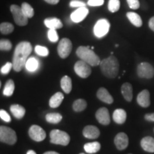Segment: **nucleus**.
<instances>
[{
	"mask_svg": "<svg viewBox=\"0 0 154 154\" xmlns=\"http://www.w3.org/2000/svg\"><path fill=\"white\" fill-rule=\"evenodd\" d=\"M32 44L28 42H22L15 48L13 57V69L15 72H19L22 70L27 61V58L32 53Z\"/></svg>",
	"mask_w": 154,
	"mask_h": 154,
	"instance_id": "obj_1",
	"label": "nucleus"
},
{
	"mask_svg": "<svg viewBox=\"0 0 154 154\" xmlns=\"http://www.w3.org/2000/svg\"><path fill=\"white\" fill-rule=\"evenodd\" d=\"M101 72L109 79H114L117 76L119 71V63L114 56L103 59L100 63Z\"/></svg>",
	"mask_w": 154,
	"mask_h": 154,
	"instance_id": "obj_2",
	"label": "nucleus"
},
{
	"mask_svg": "<svg viewBox=\"0 0 154 154\" xmlns=\"http://www.w3.org/2000/svg\"><path fill=\"white\" fill-rule=\"evenodd\" d=\"M76 53L81 60L85 61L90 66H96L101 63L99 57L96 54L93 50L90 49L89 47H79L77 49Z\"/></svg>",
	"mask_w": 154,
	"mask_h": 154,
	"instance_id": "obj_3",
	"label": "nucleus"
},
{
	"mask_svg": "<svg viewBox=\"0 0 154 154\" xmlns=\"http://www.w3.org/2000/svg\"><path fill=\"white\" fill-rule=\"evenodd\" d=\"M50 143L66 146L70 142L69 135L63 131L54 129L50 132Z\"/></svg>",
	"mask_w": 154,
	"mask_h": 154,
	"instance_id": "obj_4",
	"label": "nucleus"
},
{
	"mask_svg": "<svg viewBox=\"0 0 154 154\" xmlns=\"http://www.w3.org/2000/svg\"><path fill=\"white\" fill-rule=\"evenodd\" d=\"M0 140L2 143L14 145L16 143L17 137L16 132L9 127L1 126H0Z\"/></svg>",
	"mask_w": 154,
	"mask_h": 154,
	"instance_id": "obj_5",
	"label": "nucleus"
},
{
	"mask_svg": "<svg viewBox=\"0 0 154 154\" xmlns=\"http://www.w3.org/2000/svg\"><path fill=\"white\" fill-rule=\"evenodd\" d=\"M10 10L13 15L14 22L18 26H26L28 24V18L25 16L22 10V8L17 5H12L10 7Z\"/></svg>",
	"mask_w": 154,
	"mask_h": 154,
	"instance_id": "obj_6",
	"label": "nucleus"
},
{
	"mask_svg": "<svg viewBox=\"0 0 154 154\" xmlns=\"http://www.w3.org/2000/svg\"><path fill=\"white\" fill-rule=\"evenodd\" d=\"M110 23L106 19L97 21L94 27V33L96 37L101 38L106 35L110 29Z\"/></svg>",
	"mask_w": 154,
	"mask_h": 154,
	"instance_id": "obj_7",
	"label": "nucleus"
},
{
	"mask_svg": "<svg viewBox=\"0 0 154 154\" xmlns=\"http://www.w3.org/2000/svg\"><path fill=\"white\" fill-rule=\"evenodd\" d=\"M72 50V43L68 38H61L57 47L58 54L61 59H66Z\"/></svg>",
	"mask_w": 154,
	"mask_h": 154,
	"instance_id": "obj_8",
	"label": "nucleus"
},
{
	"mask_svg": "<svg viewBox=\"0 0 154 154\" xmlns=\"http://www.w3.org/2000/svg\"><path fill=\"white\" fill-rule=\"evenodd\" d=\"M74 71L76 74L81 78H88L91 74V66L83 60L76 61L74 65Z\"/></svg>",
	"mask_w": 154,
	"mask_h": 154,
	"instance_id": "obj_9",
	"label": "nucleus"
},
{
	"mask_svg": "<svg viewBox=\"0 0 154 154\" xmlns=\"http://www.w3.org/2000/svg\"><path fill=\"white\" fill-rule=\"evenodd\" d=\"M138 77L143 79H151L154 76V68L148 62L140 63L137 66Z\"/></svg>",
	"mask_w": 154,
	"mask_h": 154,
	"instance_id": "obj_10",
	"label": "nucleus"
},
{
	"mask_svg": "<svg viewBox=\"0 0 154 154\" xmlns=\"http://www.w3.org/2000/svg\"><path fill=\"white\" fill-rule=\"evenodd\" d=\"M29 135L32 140L36 142L44 140L47 136L45 131L38 125H32L30 127L29 130Z\"/></svg>",
	"mask_w": 154,
	"mask_h": 154,
	"instance_id": "obj_11",
	"label": "nucleus"
},
{
	"mask_svg": "<svg viewBox=\"0 0 154 154\" xmlns=\"http://www.w3.org/2000/svg\"><path fill=\"white\" fill-rule=\"evenodd\" d=\"M96 118L98 122L103 126H107L110 124L111 118L109 110L105 107L100 108L96 112Z\"/></svg>",
	"mask_w": 154,
	"mask_h": 154,
	"instance_id": "obj_12",
	"label": "nucleus"
},
{
	"mask_svg": "<svg viewBox=\"0 0 154 154\" xmlns=\"http://www.w3.org/2000/svg\"><path fill=\"white\" fill-rule=\"evenodd\" d=\"M114 144L119 151L125 150L128 146V137L125 133H119L114 138Z\"/></svg>",
	"mask_w": 154,
	"mask_h": 154,
	"instance_id": "obj_13",
	"label": "nucleus"
},
{
	"mask_svg": "<svg viewBox=\"0 0 154 154\" xmlns=\"http://www.w3.org/2000/svg\"><path fill=\"white\" fill-rule=\"evenodd\" d=\"M88 12H89V11L86 7H80V8H78L76 10H75L72 13L71 19H72L73 22L79 23L87 17Z\"/></svg>",
	"mask_w": 154,
	"mask_h": 154,
	"instance_id": "obj_14",
	"label": "nucleus"
},
{
	"mask_svg": "<svg viewBox=\"0 0 154 154\" xmlns=\"http://www.w3.org/2000/svg\"><path fill=\"white\" fill-rule=\"evenodd\" d=\"M84 136L88 139H96L100 136V131L97 127L92 125H88L83 130Z\"/></svg>",
	"mask_w": 154,
	"mask_h": 154,
	"instance_id": "obj_15",
	"label": "nucleus"
},
{
	"mask_svg": "<svg viewBox=\"0 0 154 154\" xmlns=\"http://www.w3.org/2000/svg\"><path fill=\"white\" fill-rule=\"evenodd\" d=\"M137 103L143 108L149 107L151 104L150 99V92L149 90L144 89L140 91L137 96Z\"/></svg>",
	"mask_w": 154,
	"mask_h": 154,
	"instance_id": "obj_16",
	"label": "nucleus"
},
{
	"mask_svg": "<svg viewBox=\"0 0 154 154\" xmlns=\"http://www.w3.org/2000/svg\"><path fill=\"white\" fill-rule=\"evenodd\" d=\"M96 96H97V98L100 101L104 102L106 103H108V104H111V103H112L113 102L112 96L109 94L108 90L105 88H100L97 91Z\"/></svg>",
	"mask_w": 154,
	"mask_h": 154,
	"instance_id": "obj_17",
	"label": "nucleus"
},
{
	"mask_svg": "<svg viewBox=\"0 0 154 154\" xmlns=\"http://www.w3.org/2000/svg\"><path fill=\"white\" fill-rule=\"evenodd\" d=\"M142 149L149 153H154V138L151 136H146L140 140Z\"/></svg>",
	"mask_w": 154,
	"mask_h": 154,
	"instance_id": "obj_18",
	"label": "nucleus"
},
{
	"mask_svg": "<svg viewBox=\"0 0 154 154\" xmlns=\"http://www.w3.org/2000/svg\"><path fill=\"white\" fill-rule=\"evenodd\" d=\"M121 94L125 100L131 102L133 99V87L130 83H124L121 86Z\"/></svg>",
	"mask_w": 154,
	"mask_h": 154,
	"instance_id": "obj_19",
	"label": "nucleus"
},
{
	"mask_svg": "<svg viewBox=\"0 0 154 154\" xmlns=\"http://www.w3.org/2000/svg\"><path fill=\"white\" fill-rule=\"evenodd\" d=\"M126 112L122 109H116L113 113V119L116 124H123L126 120Z\"/></svg>",
	"mask_w": 154,
	"mask_h": 154,
	"instance_id": "obj_20",
	"label": "nucleus"
},
{
	"mask_svg": "<svg viewBox=\"0 0 154 154\" xmlns=\"http://www.w3.org/2000/svg\"><path fill=\"white\" fill-rule=\"evenodd\" d=\"M44 24L49 29H58L62 28L63 24L60 19L57 18H48L44 19Z\"/></svg>",
	"mask_w": 154,
	"mask_h": 154,
	"instance_id": "obj_21",
	"label": "nucleus"
},
{
	"mask_svg": "<svg viewBox=\"0 0 154 154\" xmlns=\"http://www.w3.org/2000/svg\"><path fill=\"white\" fill-rule=\"evenodd\" d=\"M63 98H64V96L61 92H57V93L54 94L51 97V99H49V106L53 108V109L59 107L62 103Z\"/></svg>",
	"mask_w": 154,
	"mask_h": 154,
	"instance_id": "obj_22",
	"label": "nucleus"
},
{
	"mask_svg": "<svg viewBox=\"0 0 154 154\" xmlns=\"http://www.w3.org/2000/svg\"><path fill=\"white\" fill-rule=\"evenodd\" d=\"M10 111L13 116L17 119H21L24 116L26 110L22 106L19 104H13L10 106Z\"/></svg>",
	"mask_w": 154,
	"mask_h": 154,
	"instance_id": "obj_23",
	"label": "nucleus"
},
{
	"mask_svg": "<svg viewBox=\"0 0 154 154\" xmlns=\"http://www.w3.org/2000/svg\"><path fill=\"white\" fill-rule=\"evenodd\" d=\"M84 149L88 153H96L101 149V144L99 142H89L84 144Z\"/></svg>",
	"mask_w": 154,
	"mask_h": 154,
	"instance_id": "obj_24",
	"label": "nucleus"
},
{
	"mask_svg": "<svg viewBox=\"0 0 154 154\" xmlns=\"http://www.w3.org/2000/svg\"><path fill=\"white\" fill-rule=\"evenodd\" d=\"M126 16L127 18L128 19V20L131 22V24L134 25L135 26H136V27H140L142 26V24H143L142 19L137 13L130 11V12L127 13Z\"/></svg>",
	"mask_w": 154,
	"mask_h": 154,
	"instance_id": "obj_25",
	"label": "nucleus"
},
{
	"mask_svg": "<svg viewBox=\"0 0 154 154\" xmlns=\"http://www.w3.org/2000/svg\"><path fill=\"white\" fill-rule=\"evenodd\" d=\"M61 87L66 94H69L72 89V82L68 76H64L61 79Z\"/></svg>",
	"mask_w": 154,
	"mask_h": 154,
	"instance_id": "obj_26",
	"label": "nucleus"
},
{
	"mask_svg": "<svg viewBox=\"0 0 154 154\" xmlns=\"http://www.w3.org/2000/svg\"><path fill=\"white\" fill-rule=\"evenodd\" d=\"M15 89L14 82L12 79H9L6 82L3 89V94L5 96H11L14 93Z\"/></svg>",
	"mask_w": 154,
	"mask_h": 154,
	"instance_id": "obj_27",
	"label": "nucleus"
},
{
	"mask_svg": "<svg viewBox=\"0 0 154 154\" xmlns=\"http://www.w3.org/2000/svg\"><path fill=\"white\" fill-rule=\"evenodd\" d=\"M25 67L27 69L29 72H34L35 71L37 70L38 67V60L34 57H31L29 59H28L27 61H26Z\"/></svg>",
	"mask_w": 154,
	"mask_h": 154,
	"instance_id": "obj_28",
	"label": "nucleus"
},
{
	"mask_svg": "<svg viewBox=\"0 0 154 154\" xmlns=\"http://www.w3.org/2000/svg\"><path fill=\"white\" fill-rule=\"evenodd\" d=\"M62 119V116L59 113H49L46 115V120L50 124H59Z\"/></svg>",
	"mask_w": 154,
	"mask_h": 154,
	"instance_id": "obj_29",
	"label": "nucleus"
},
{
	"mask_svg": "<svg viewBox=\"0 0 154 154\" xmlns=\"http://www.w3.org/2000/svg\"><path fill=\"white\" fill-rule=\"evenodd\" d=\"M87 106V103L84 99H77L75 101L74 103H73V109H74V111L76 112H80V111H82L85 110V109Z\"/></svg>",
	"mask_w": 154,
	"mask_h": 154,
	"instance_id": "obj_30",
	"label": "nucleus"
},
{
	"mask_svg": "<svg viewBox=\"0 0 154 154\" xmlns=\"http://www.w3.org/2000/svg\"><path fill=\"white\" fill-rule=\"evenodd\" d=\"M22 10L24 13L25 16H26L27 18H32L34 15V11L33 7L31 6L29 4L26 3V2H24L22 3Z\"/></svg>",
	"mask_w": 154,
	"mask_h": 154,
	"instance_id": "obj_31",
	"label": "nucleus"
},
{
	"mask_svg": "<svg viewBox=\"0 0 154 154\" xmlns=\"http://www.w3.org/2000/svg\"><path fill=\"white\" fill-rule=\"evenodd\" d=\"M14 26L11 23L3 22L0 24V32L2 34H11L14 31Z\"/></svg>",
	"mask_w": 154,
	"mask_h": 154,
	"instance_id": "obj_32",
	"label": "nucleus"
},
{
	"mask_svg": "<svg viewBox=\"0 0 154 154\" xmlns=\"http://www.w3.org/2000/svg\"><path fill=\"white\" fill-rule=\"evenodd\" d=\"M108 9L111 12H116L120 9V1L119 0H109L108 4Z\"/></svg>",
	"mask_w": 154,
	"mask_h": 154,
	"instance_id": "obj_33",
	"label": "nucleus"
},
{
	"mask_svg": "<svg viewBox=\"0 0 154 154\" xmlns=\"http://www.w3.org/2000/svg\"><path fill=\"white\" fill-rule=\"evenodd\" d=\"M12 48V44L8 39H3L0 40V49L1 51H9Z\"/></svg>",
	"mask_w": 154,
	"mask_h": 154,
	"instance_id": "obj_34",
	"label": "nucleus"
},
{
	"mask_svg": "<svg viewBox=\"0 0 154 154\" xmlns=\"http://www.w3.org/2000/svg\"><path fill=\"white\" fill-rule=\"evenodd\" d=\"M35 52L36 54L41 57H47L49 54V51L47 47L37 45L35 47Z\"/></svg>",
	"mask_w": 154,
	"mask_h": 154,
	"instance_id": "obj_35",
	"label": "nucleus"
},
{
	"mask_svg": "<svg viewBox=\"0 0 154 154\" xmlns=\"http://www.w3.org/2000/svg\"><path fill=\"white\" fill-rule=\"evenodd\" d=\"M47 35L49 39L51 42H57L59 40V36L56 29H49Z\"/></svg>",
	"mask_w": 154,
	"mask_h": 154,
	"instance_id": "obj_36",
	"label": "nucleus"
},
{
	"mask_svg": "<svg viewBox=\"0 0 154 154\" xmlns=\"http://www.w3.org/2000/svg\"><path fill=\"white\" fill-rule=\"evenodd\" d=\"M13 68V63L11 62H7L4 66L1 68L0 72L2 74H7L10 72L11 69Z\"/></svg>",
	"mask_w": 154,
	"mask_h": 154,
	"instance_id": "obj_37",
	"label": "nucleus"
},
{
	"mask_svg": "<svg viewBox=\"0 0 154 154\" xmlns=\"http://www.w3.org/2000/svg\"><path fill=\"white\" fill-rule=\"evenodd\" d=\"M0 117H1V119H2L3 121H5V122L9 123L11 122V117L9 115V113L6 111L3 110V109H1V110H0Z\"/></svg>",
	"mask_w": 154,
	"mask_h": 154,
	"instance_id": "obj_38",
	"label": "nucleus"
},
{
	"mask_svg": "<svg viewBox=\"0 0 154 154\" xmlns=\"http://www.w3.org/2000/svg\"><path fill=\"white\" fill-rule=\"evenodd\" d=\"M128 7L132 9H137L139 8L140 3L138 0H126Z\"/></svg>",
	"mask_w": 154,
	"mask_h": 154,
	"instance_id": "obj_39",
	"label": "nucleus"
},
{
	"mask_svg": "<svg viewBox=\"0 0 154 154\" xmlns=\"http://www.w3.org/2000/svg\"><path fill=\"white\" fill-rule=\"evenodd\" d=\"M71 7H77V8H80V7H86V4L84 2L79 1V0H72L70 2Z\"/></svg>",
	"mask_w": 154,
	"mask_h": 154,
	"instance_id": "obj_40",
	"label": "nucleus"
},
{
	"mask_svg": "<svg viewBox=\"0 0 154 154\" xmlns=\"http://www.w3.org/2000/svg\"><path fill=\"white\" fill-rule=\"evenodd\" d=\"M104 3V0H88V5L91 7H99L102 6Z\"/></svg>",
	"mask_w": 154,
	"mask_h": 154,
	"instance_id": "obj_41",
	"label": "nucleus"
},
{
	"mask_svg": "<svg viewBox=\"0 0 154 154\" xmlns=\"http://www.w3.org/2000/svg\"><path fill=\"white\" fill-rule=\"evenodd\" d=\"M144 118L146 121H151V122H154V113H146L144 116Z\"/></svg>",
	"mask_w": 154,
	"mask_h": 154,
	"instance_id": "obj_42",
	"label": "nucleus"
},
{
	"mask_svg": "<svg viewBox=\"0 0 154 154\" xmlns=\"http://www.w3.org/2000/svg\"><path fill=\"white\" fill-rule=\"evenodd\" d=\"M149 28L151 29L153 32H154V17H151V18L150 19L149 22Z\"/></svg>",
	"mask_w": 154,
	"mask_h": 154,
	"instance_id": "obj_43",
	"label": "nucleus"
},
{
	"mask_svg": "<svg viewBox=\"0 0 154 154\" xmlns=\"http://www.w3.org/2000/svg\"><path fill=\"white\" fill-rule=\"evenodd\" d=\"M46 2H47L48 4H50V5H57L59 2V0H44Z\"/></svg>",
	"mask_w": 154,
	"mask_h": 154,
	"instance_id": "obj_44",
	"label": "nucleus"
},
{
	"mask_svg": "<svg viewBox=\"0 0 154 154\" xmlns=\"http://www.w3.org/2000/svg\"><path fill=\"white\" fill-rule=\"evenodd\" d=\"M43 154H59V153L55 151H47V152H45V153Z\"/></svg>",
	"mask_w": 154,
	"mask_h": 154,
	"instance_id": "obj_45",
	"label": "nucleus"
},
{
	"mask_svg": "<svg viewBox=\"0 0 154 154\" xmlns=\"http://www.w3.org/2000/svg\"><path fill=\"white\" fill-rule=\"evenodd\" d=\"M26 154H36V152L34 151H32V150H29V151H27Z\"/></svg>",
	"mask_w": 154,
	"mask_h": 154,
	"instance_id": "obj_46",
	"label": "nucleus"
},
{
	"mask_svg": "<svg viewBox=\"0 0 154 154\" xmlns=\"http://www.w3.org/2000/svg\"><path fill=\"white\" fill-rule=\"evenodd\" d=\"M91 49L92 50H93V49H94V47H91Z\"/></svg>",
	"mask_w": 154,
	"mask_h": 154,
	"instance_id": "obj_47",
	"label": "nucleus"
},
{
	"mask_svg": "<svg viewBox=\"0 0 154 154\" xmlns=\"http://www.w3.org/2000/svg\"><path fill=\"white\" fill-rule=\"evenodd\" d=\"M80 154H84V153H80Z\"/></svg>",
	"mask_w": 154,
	"mask_h": 154,
	"instance_id": "obj_48",
	"label": "nucleus"
},
{
	"mask_svg": "<svg viewBox=\"0 0 154 154\" xmlns=\"http://www.w3.org/2000/svg\"><path fill=\"white\" fill-rule=\"evenodd\" d=\"M129 154H132V153H129Z\"/></svg>",
	"mask_w": 154,
	"mask_h": 154,
	"instance_id": "obj_49",
	"label": "nucleus"
},
{
	"mask_svg": "<svg viewBox=\"0 0 154 154\" xmlns=\"http://www.w3.org/2000/svg\"><path fill=\"white\" fill-rule=\"evenodd\" d=\"M153 131H154V129H153Z\"/></svg>",
	"mask_w": 154,
	"mask_h": 154,
	"instance_id": "obj_50",
	"label": "nucleus"
}]
</instances>
